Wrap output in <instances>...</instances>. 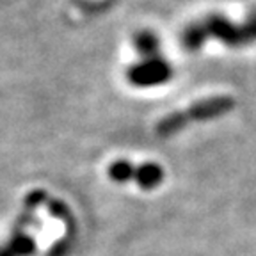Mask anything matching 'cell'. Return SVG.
Returning <instances> with one entry per match:
<instances>
[{
	"label": "cell",
	"instance_id": "6",
	"mask_svg": "<svg viewBox=\"0 0 256 256\" xmlns=\"http://www.w3.org/2000/svg\"><path fill=\"white\" fill-rule=\"evenodd\" d=\"M32 249H34V240L25 235H18L9 240L6 248L0 249V256H25L32 252Z\"/></svg>",
	"mask_w": 256,
	"mask_h": 256
},
{
	"label": "cell",
	"instance_id": "5",
	"mask_svg": "<svg viewBox=\"0 0 256 256\" xmlns=\"http://www.w3.org/2000/svg\"><path fill=\"white\" fill-rule=\"evenodd\" d=\"M134 44H136L137 52L144 57H155L158 56V48H160V43H158V38L153 34L152 30H142L139 32L136 36V41H134Z\"/></svg>",
	"mask_w": 256,
	"mask_h": 256
},
{
	"label": "cell",
	"instance_id": "7",
	"mask_svg": "<svg viewBox=\"0 0 256 256\" xmlns=\"http://www.w3.org/2000/svg\"><path fill=\"white\" fill-rule=\"evenodd\" d=\"M134 169L136 166L126 162V160H116V162H112L107 169V174L112 182H116V184H124L128 180H134Z\"/></svg>",
	"mask_w": 256,
	"mask_h": 256
},
{
	"label": "cell",
	"instance_id": "3",
	"mask_svg": "<svg viewBox=\"0 0 256 256\" xmlns=\"http://www.w3.org/2000/svg\"><path fill=\"white\" fill-rule=\"evenodd\" d=\"M172 78V66L160 56L144 57L132 68H128L126 80L134 88H158Z\"/></svg>",
	"mask_w": 256,
	"mask_h": 256
},
{
	"label": "cell",
	"instance_id": "4",
	"mask_svg": "<svg viewBox=\"0 0 256 256\" xmlns=\"http://www.w3.org/2000/svg\"><path fill=\"white\" fill-rule=\"evenodd\" d=\"M134 180L137 182L140 188L144 190H150V188H155L162 184L164 180V169L160 168L155 162H146L142 166H136L134 169Z\"/></svg>",
	"mask_w": 256,
	"mask_h": 256
},
{
	"label": "cell",
	"instance_id": "2",
	"mask_svg": "<svg viewBox=\"0 0 256 256\" xmlns=\"http://www.w3.org/2000/svg\"><path fill=\"white\" fill-rule=\"evenodd\" d=\"M235 107V100L232 96H212L206 100H201L192 104L185 110L172 112L169 116L162 118L156 124V134L158 136H172V134L184 130L185 124L190 121H208L216 120L224 114H228Z\"/></svg>",
	"mask_w": 256,
	"mask_h": 256
},
{
	"label": "cell",
	"instance_id": "1",
	"mask_svg": "<svg viewBox=\"0 0 256 256\" xmlns=\"http://www.w3.org/2000/svg\"><path fill=\"white\" fill-rule=\"evenodd\" d=\"M219 40L222 44L232 48H242L256 43V11L249 14L246 24H233L220 14H208L185 27L182 32V46L194 52L200 50L206 40Z\"/></svg>",
	"mask_w": 256,
	"mask_h": 256
}]
</instances>
